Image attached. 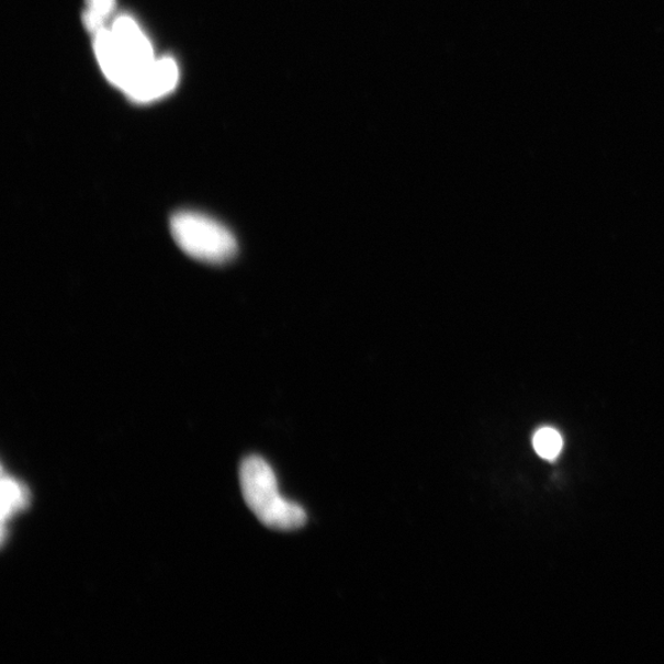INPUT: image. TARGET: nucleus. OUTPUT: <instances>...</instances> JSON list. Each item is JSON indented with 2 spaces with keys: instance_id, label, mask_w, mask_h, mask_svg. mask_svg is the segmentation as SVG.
I'll use <instances>...</instances> for the list:
<instances>
[{
  "instance_id": "20e7f679",
  "label": "nucleus",
  "mask_w": 664,
  "mask_h": 664,
  "mask_svg": "<svg viewBox=\"0 0 664 664\" xmlns=\"http://www.w3.org/2000/svg\"><path fill=\"white\" fill-rule=\"evenodd\" d=\"M179 81V67L170 57L156 59L126 94L137 102H150L171 93Z\"/></svg>"
},
{
  "instance_id": "f257e3e1",
  "label": "nucleus",
  "mask_w": 664,
  "mask_h": 664,
  "mask_svg": "<svg viewBox=\"0 0 664 664\" xmlns=\"http://www.w3.org/2000/svg\"><path fill=\"white\" fill-rule=\"evenodd\" d=\"M95 55L112 85L126 91L155 63L148 37L135 19L122 15L95 34Z\"/></svg>"
},
{
  "instance_id": "0eeeda50",
  "label": "nucleus",
  "mask_w": 664,
  "mask_h": 664,
  "mask_svg": "<svg viewBox=\"0 0 664 664\" xmlns=\"http://www.w3.org/2000/svg\"><path fill=\"white\" fill-rule=\"evenodd\" d=\"M115 8V0H88V9L83 15L89 32L97 34L105 27L106 19Z\"/></svg>"
},
{
  "instance_id": "f03ea898",
  "label": "nucleus",
  "mask_w": 664,
  "mask_h": 664,
  "mask_svg": "<svg viewBox=\"0 0 664 664\" xmlns=\"http://www.w3.org/2000/svg\"><path fill=\"white\" fill-rule=\"evenodd\" d=\"M240 485L245 503L266 527L294 530L305 525V510L281 495L278 477L261 457L251 455L241 463Z\"/></svg>"
},
{
  "instance_id": "7ed1b4c3",
  "label": "nucleus",
  "mask_w": 664,
  "mask_h": 664,
  "mask_svg": "<svg viewBox=\"0 0 664 664\" xmlns=\"http://www.w3.org/2000/svg\"><path fill=\"white\" fill-rule=\"evenodd\" d=\"M170 230L179 248L198 261L223 265L235 258L238 241L221 222L206 214L182 211L173 214Z\"/></svg>"
},
{
  "instance_id": "39448f33",
  "label": "nucleus",
  "mask_w": 664,
  "mask_h": 664,
  "mask_svg": "<svg viewBox=\"0 0 664 664\" xmlns=\"http://www.w3.org/2000/svg\"><path fill=\"white\" fill-rule=\"evenodd\" d=\"M30 504L29 488L12 476H2V504H0V518H2V541L5 540V525L10 518L25 509Z\"/></svg>"
},
{
  "instance_id": "423d86ee",
  "label": "nucleus",
  "mask_w": 664,
  "mask_h": 664,
  "mask_svg": "<svg viewBox=\"0 0 664 664\" xmlns=\"http://www.w3.org/2000/svg\"><path fill=\"white\" fill-rule=\"evenodd\" d=\"M533 447L539 457L553 462L563 452L564 439L555 428L543 427L536 432Z\"/></svg>"
}]
</instances>
